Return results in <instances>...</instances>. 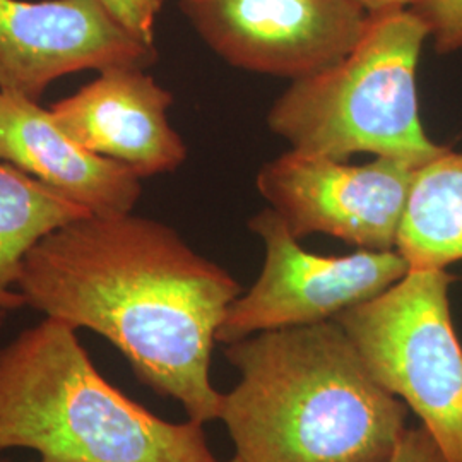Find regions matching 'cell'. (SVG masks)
I'll use <instances>...</instances> for the list:
<instances>
[{
    "mask_svg": "<svg viewBox=\"0 0 462 462\" xmlns=\"http://www.w3.org/2000/svg\"><path fill=\"white\" fill-rule=\"evenodd\" d=\"M16 291L45 317L110 341L137 380L179 401L189 420H219L211 355L242 286L173 228L133 213L79 217L26 254Z\"/></svg>",
    "mask_w": 462,
    "mask_h": 462,
    "instance_id": "1",
    "label": "cell"
},
{
    "mask_svg": "<svg viewBox=\"0 0 462 462\" xmlns=\"http://www.w3.org/2000/svg\"><path fill=\"white\" fill-rule=\"evenodd\" d=\"M156 47L129 33L99 0H0V91L38 99L79 70L148 69Z\"/></svg>",
    "mask_w": 462,
    "mask_h": 462,
    "instance_id": "9",
    "label": "cell"
},
{
    "mask_svg": "<svg viewBox=\"0 0 462 462\" xmlns=\"http://www.w3.org/2000/svg\"><path fill=\"white\" fill-rule=\"evenodd\" d=\"M429 30L404 9L372 13L362 38L334 66L291 81L267 112L291 149L347 162L375 158L427 165L446 146L420 120L416 72Z\"/></svg>",
    "mask_w": 462,
    "mask_h": 462,
    "instance_id": "4",
    "label": "cell"
},
{
    "mask_svg": "<svg viewBox=\"0 0 462 462\" xmlns=\"http://www.w3.org/2000/svg\"><path fill=\"white\" fill-rule=\"evenodd\" d=\"M223 394L238 462H391L408 406L372 375L336 320L265 330L225 347Z\"/></svg>",
    "mask_w": 462,
    "mask_h": 462,
    "instance_id": "2",
    "label": "cell"
},
{
    "mask_svg": "<svg viewBox=\"0 0 462 462\" xmlns=\"http://www.w3.org/2000/svg\"><path fill=\"white\" fill-rule=\"evenodd\" d=\"M179 7L228 66L290 81L346 57L370 16L358 0H179Z\"/></svg>",
    "mask_w": 462,
    "mask_h": 462,
    "instance_id": "8",
    "label": "cell"
},
{
    "mask_svg": "<svg viewBox=\"0 0 462 462\" xmlns=\"http://www.w3.org/2000/svg\"><path fill=\"white\" fill-rule=\"evenodd\" d=\"M5 314H7V310H5V309H2V307H0V326H2V322H4V319H5Z\"/></svg>",
    "mask_w": 462,
    "mask_h": 462,
    "instance_id": "18",
    "label": "cell"
},
{
    "mask_svg": "<svg viewBox=\"0 0 462 462\" xmlns=\"http://www.w3.org/2000/svg\"><path fill=\"white\" fill-rule=\"evenodd\" d=\"M0 160L88 215H131L143 194L129 166L84 148L34 99L0 91Z\"/></svg>",
    "mask_w": 462,
    "mask_h": 462,
    "instance_id": "11",
    "label": "cell"
},
{
    "mask_svg": "<svg viewBox=\"0 0 462 462\" xmlns=\"http://www.w3.org/2000/svg\"><path fill=\"white\" fill-rule=\"evenodd\" d=\"M391 462H447L440 447L433 440L429 430L421 427L406 429Z\"/></svg>",
    "mask_w": 462,
    "mask_h": 462,
    "instance_id": "16",
    "label": "cell"
},
{
    "mask_svg": "<svg viewBox=\"0 0 462 462\" xmlns=\"http://www.w3.org/2000/svg\"><path fill=\"white\" fill-rule=\"evenodd\" d=\"M365 9L372 13H382V11H393V9H404L411 4V0H358Z\"/></svg>",
    "mask_w": 462,
    "mask_h": 462,
    "instance_id": "17",
    "label": "cell"
},
{
    "mask_svg": "<svg viewBox=\"0 0 462 462\" xmlns=\"http://www.w3.org/2000/svg\"><path fill=\"white\" fill-rule=\"evenodd\" d=\"M408 9L429 30L435 53L462 50V0H411Z\"/></svg>",
    "mask_w": 462,
    "mask_h": 462,
    "instance_id": "14",
    "label": "cell"
},
{
    "mask_svg": "<svg viewBox=\"0 0 462 462\" xmlns=\"http://www.w3.org/2000/svg\"><path fill=\"white\" fill-rule=\"evenodd\" d=\"M40 462H53V461H43V459H42V461H40Z\"/></svg>",
    "mask_w": 462,
    "mask_h": 462,
    "instance_id": "20",
    "label": "cell"
},
{
    "mask_svg": "<svg viewBox=\"0 0 462 462\" xmlns=\"http://www.w3.org/2000/svg\"><path fill=\"white\" fill-rule=\"evenodd\" d=\"M421 166L375 158L347 165L290 149L257 173V190L295 238L330 235L364 250H394Z\"/></svg>",
    "mask_w": 462,
    "mask_h": 462,
    "instance_id": "7",
    "label": "cell"
},
{
    "mask_svg": "<svg viewBox=\"0 0 462 462\" xmlns=\"http://www.w3.org/2000/svg\"><path fill=\"white\" fill-rule=\"evenodd\" d=\"M396 250L410 269L462 261V152L447 149L418 170Z\"/></svg>",
    "mask_w": 462,
    "mask_h": 462,
    "instance_id": "12",
    "label": "cell"
},
{
    "mask_svg": "<svg viewBox=\"0 0 462 462\" xmlns=\"http://www.w3.org/2000/svg\"><path fill=\"white\" fill-rule=\"evenodd\" d=\"M230 462H238V461H236V459H231Z\"/></svg>",
    "mask_w": 462,
    "mask_h": 462,
    "instance_id": "19",
    "label": "cell"
},
{
    "mask_svg": "<svg viewBox=\"0 0 462 462\" xmlns=\"http://www.w3.org/2000/svg\"><path fill=\"white\" fill-rule=\"evenodd\" d=\"M103 7L122 24L129 33L141 42L154 45L156 19L165 0H99Z\"/></svg>",
    "mask_w": 462,
    "mask_h": 462,
    "instance_id": "15",
    "label": "cell"
},
{
    "mask_svg": "<svg viewBox=\"0 0 462 462\" xmlns=\"http://www.w3.org/2000/svg\"><path fill=\"white\" fill-rule=\"evenodd\" d=\"M53 462H219L200 423H171L120 393L78 329L45 317L0 349V450Z\"/></svg>",
    "mask_w": 462,
    "mask_h": 462,
    "instance_id": "3",
    "label": "cell"
},
{
    "mask_svg": "<svg viewBox=\"0 0 462 462\" xmlns=\"http://www.w3.org/2000/svg\"><path fill=\"white\" fill-rule=\"evenodd\" d=\"M264 242L259 278L236 298L217 329L216 341L231 345L265 330L334 320L339 314L389 290L410 273L394 250H364L351 255H319L301 247L276 211L265 208L248 221Z\"/></svg>",
    "mask_w": 462,
    "mask_h": 462,
    "instance_id": "6",
    "label": "cell"
},
{
    "mask_svg": "<svg viewBox=\"0 0 462 462\" xmlns=\"http://www.w3.org/2000/svg\"><path fill=\"white\" fill-rule=\"evenodd\" d=\"M89 216L16 166L0 160V307L24 305L16 281L26 254L51 231Z\"/></svg>",
    "mask_w": 462,
    "mask_h": 462,
    "instance_id": "13",
    "label": "cell"
},
{
    "mask_svg": "<svg viewBox=\"0 0 462 462\" xmlns=\"http://www.w3.org/2000/svg\"><path fill=\"white\" fill-rule=\"evenodd\" d=\"M447 269H410L379 297L334 320L372 375L399 397L440 447L462 462V346L450 317Z\"/></svg>",
    "mask_w": 462,
    "mask_h": 462,
    "instance_id": "5",
    "label": "cell"
},
{
    "mask_svg": "<svg viewBox=\"0 0 462 462\" xmlns=\"http://www.w3.org/2000/svg\"><path fill=\"white\" fill-rule=\"evenodd\" d=\"M171 93L146 69H110L49 110L84 148L129 166L141 179L171 173L187 146L170 120Z\"/></svg>",
    "mask_w": 462,
    "mask_h": 462,
    "instance_id": "10",
    "label": "cell"
}]
</instances>
